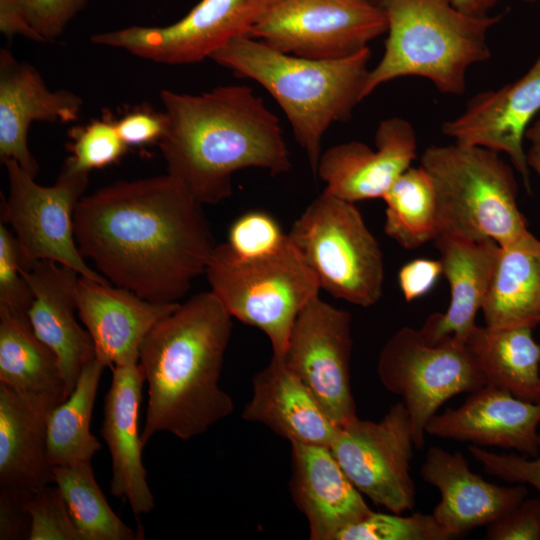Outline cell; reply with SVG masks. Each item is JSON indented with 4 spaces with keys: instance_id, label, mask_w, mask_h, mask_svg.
<instances>
[{
    "instance_id": "cell-45",
    "label": "cell",
    "mask_w": 540,
    "mask_h": 540,
    "mask_svg": "<svg viewBox=\"0 0 540 540\" xmlns=\"http://www.w3.org/2000/svg\"><path fill=\"white\" fill-rule=\"evenodd\" d=\"M456 8L470 15H488L491 10L501 0H451ZM525 3H536L538 0H520Z\"/></svg>"
},
{
    "instance_id": "cell-29",
    "label": "cell",
    "mask_w": 540,
    "mask_h": 540,
    "mask_svg": "<svg viewBox=\"0 0 540 540\" xmlns=\"http://www.w3.org/2000/svg\"><path fill=\"white\" fill-rule=\"evenodd\" d=\"M532 330L474 326L465 345L485 385L525 401H540V343Z\"/></svg>"
},
{
    "instance_id": "cell-17",
    "label": "cell",
    "mask_w": 540,
    "mask_h": 540,
    "mask_svg": "<svg viewBox=\"0 0 540 540\" xmlns=\"http://www.w3.org/2000/svg\"><path fill=\"white\" fill-rule=\"evenodd\" d=\"M375 149L359 141L335 145L321 154L316 174L324 192L349 202L383 198L417 156V135L401 117L383 120Z\"/></svg>"
},
{
    "instance_id": "cell-14",
    "label": "cell",
    "mask_w": 540,
    "mask_h": 540,
    "mask_svg": "<svg viewBox=\"0 0 540 540\" xmlns=\"http://www.w3.org/2000/svg\"><path fill=\"white\" fill-rule=\"evenodd\" d=\"M351 324L349 312L317 296L298 315L281 358L337 426L357 417L350 376Z\"/></svg>"
},
{
    "instance_id": "cell-10",
    "label": "cell",
    "mask_w": 540,
    "mask_h": 540,
    "mask_svg": "<svg viewBox=\"0 0 540 540\" xmlns=\"http://www.w3.org/2000/svg\"><path fill=\"white\" fill-rule=\"evenodd\" d=\"M377 374L387 391L402 398L416 449L424 448L426 425L444 402L485 385L465 343L447 337L429 344L419 329L409 326L397 330L384 344Z\"/></svg>"
},
{
    "instance_id": "cell-28",
    "label": "cell",
    "mask_w": 540,
    "mask_h": 540,
    "mask_svg": "<svg viewBox=\"0 0 540 540\" xmlns=\"http://www.w3.org/2000/svg\"><path fill=\"white\" fill-rule=\"evenodd\" d=\"M0 383L52 408L70 395L56 355L36 336L28 317L2 309Z\"/></svg>"
},
{
    "instance_id": "cell-35",
    "label": "cell",
    "mask_w": 540,
    "mask_h": 540,
    "mask_svg": "<svg viewBox=\"0 0 540 540\" xmlns=\"http://www.w3.org/2000/svg\"><path fill=\"white\" fill-rule=\"evenodd\" d=\"M288 240L277 220L267 212L252 210L229 227L226 244L242 259H258L277 252Z\"/></svg>"
},
{
    "instance_id": "cell-7",
    "label": "cell",
    "mask_w": 540,
    "mask_h": 540,
    "mask_svg": "<svg viewBox=\"0 0 540 540\" xmlns=\"http://www.w3.org/2000/svg\"><path fill=\"white\" fill-rule=\"evenodd\" d=\"M205 274L232 318L262 331L277 358L298 315L321 290L289 236L277 252L258 259L237 257L226 242L216 245Z\"/></svg>"
},
{
    "instance_id": "cell-12",
    "label": "cell",
    "mask_w": 540,
    "mask_h": 540,
    "mask_svg": "<svg viewBox=\"0 0 540 540\" xmlns=\"http://www.w3.org/2000/svg\"><path fill=\"white\" fill-rule=\"evenodd\" d=\"M409 413L403 402L379 421L358 416L339 426L330 450L357 490L392 513L411 511L416 487L410 462L414 448Z\"/></svg>"
},
{
    "instance_id": "cell-24",
    "label": "cell",
    "mask_w": 540,
    "mask_h": 540,
    "mask_svg": "<svg viewBox=\"0 0 540 540\" xmlns=\"http://www.w3.org/2000/svg\"><path fill=\"white\" fill-rule=\"evenodd\" d=\"M112 370L100 429L112 459L110 493L127 500L133 514H147L154 507V497L142 462L144 445L138 424L145 377L138 363Z\"/></svg>"
},
{
    "instance_id": "cell-40",
    "label": "cell",
    "mask_w": 540,
    "mask_h": 540,
    "mask_svg": "<svg viewBox=\"0 0 540 540\" xmlns=\"http://www.w3.org/2000/svg\"><path fill=\"white\" fill-rule=\"evenodd\" d=\"M488 540H540V497L523 499L488 524Z\"/></svg>"
},
{
    "instance_id": "cell-5",
    "label": "cell",
    "mask_w": 540,
    "mask_h": 540,
    "mask_svg": "<svg viewBox=\"0 0 540 540\" xmlns=\"http://www.w3.org/2000/svg\"><path fill=\"white\" fill-rule=\"evenodd\" d=\"M387 17L384 53L370 69L364 97L402 77H421L449 95L466 90L468 69L491 57L490 29L501 15H470L451 0H379Z\"/></svg>"
},
{
    "instance_id": "cell-15",
    "label": "cell",
    "mask_w": 540,
    "mask_h": 540,
    "mask_svg": "<svg viewBox=\"0 0 540 540\" xmlns=\"http://www.w3.org/2000/svg\"><path fill=\"white\" fill-rule=\"evenodd\" d=\"M53 409L0 383V529L7 534L29 526L26 503L54 483L46 445Z\"/></svg>"
},
{
    "instance_id": "cell-30",
    "label": "cell",
    "mask_w": 540,
    "mask_h": 540,
    "mask_svg": "<svg viewBox=\"0 0 540 540\" xmlns=\"http://www.w3.org/2000/svg\"><path fill=\"white\" fill-rule=\"evenodd\" d=\"M105 366L91 360L82 370L68 398L47 420V457L52 467L91 462L101 444L90 431L92 412Z\"/></svg>"
},
{
    "instance_id": "cell-22",
    "label": "cell",
    "mask_w": 540,
    "mask_h": 540,
    "mask_svg": "<svg viewBox=\"0 0 540 540\" xmlns=\"http://www.w3.org/2000/svg\"><path fill=\"white\" fill-rule=\"evenodd\" d=\"M290 493L311 540H337L372 512L327 446L291 443Z\"/></svg>"
},
{
    "instance_id": "cell-1",
    "label": "cell",
    "mask_w": 540,
    "mask_h": 540,
    "mask_svg": "<svg viewBox=\"0 0 540 540\" xmlns=\"http://www.w3.org/2000/svg\"><path fill=\"white\" fill-rule=\"evenodd\" d=\"M73 222L85 260L114 286L156 303H179L216 247L202 204L168 173L83 196Z\"/></svg>"
},
{
    "instance_id": "cell-34",
    "label": "cell",
    "mask_w": 540,
    "mask_h": 540,
    "mask_svg": "<svg viewBox=\"0 0 540 540\" xmlns=\"http://www.w3.org/2000/svg\"><path fill=\"white\" fill-rule=\"evenodd\" d=\"M71 141L66 159L75 169L90 172L116 163L128 150L120 138L114 120L108 115L69 131Z\"/></svg>"
},
{
    "instance_id": "cell-11",
    "label": "cell",
    "mask_w": 540,
    "mask_h": 540,
    "mask_svg": "<svg viewBox=\"0 0 540 540\" xmlns=\"http://www.w3.org/2000/svg\"><path fill=\"white\" fill-rule=\"evenodd\" d=\"M386 32L385 11L373 0H270L248 36L291 55L337 59Z\"/></svg>"
},
{
    "instance_id": "cell-9",
    "label": "cell",
    "mask_w": 540,
    "mask_h": 540,
    "mask_svg": "<svg viewBox=\"0 0 540 540\" xmlns=\"http://www.w3.org/2000/svg\"><path fill=\"white\" fill-rule=\"evenodd\" d=\"M1 161L9 181L8 197H2L1 222L9 223L14 231L21 267L51 260L82 277L110 283L86 263L75 240L74 211L84 196L90 172L79 171L65 161L55 183L41 186L14 159Z\"/></svg>"
},
{
    "instance_id": "cell-42",
    "label": "cell",
    "mask_w": 540,
    "mask_h": 540,
    "mask_svg": "<svg viewBox=\"0 0 540 540\" xmlns=\"http://www.w3.org/2000/svg\"><path fill=\"white\" fill-rule=\"evenodd\" d=\"M440 260L419 258L403 265L398 273V283L406 302L427 294L442 274Z\"/></svg>"
},
{
    "instance_id": "cell-13",
    "label": "cell",
    "mask_w": 540,
    "mask_h": 540,
    "mask_svg": "<svg viewBox=\"0 0 540 540\" xmlns=\"http://www.w3.org/2000/svg\"><path fill=\"white\" fill-rule=\"evenodd\" d=\"M270 0H200L167 26H129L94 34L91 42L124 49L157 63L183 65L211 56L237 37L248 36Z\"/></svg>"
},
{
    "instance_id": "cell-46",
    "label": "cell",
    "mask_w": 540,
    "mask_h": 540,
    "mask_svg": "<svg viewBox=\"0 0 540 540\" xmlns=\"http://www.w3.org/2000/svg\"><path fill=\"white\" fill-rule=\"evenodd\" d=\"M373 1H376V2H378L379 0H373ZM378 3H379V2H378Z\"/></svg>"
},
{
    "instance_id": "cell-4",
    "label": "cell",
    "mask_w": 540,
    "mask_h": 540,
    "mask_svg": "<svg viewBox=\"0 0 540 540\" xmlns=\"http://www.w3.org/2000/svg\"><path fill=\"white\" fill-rule=\"evenodd\" d=\"M370 57L366 47L343 58L312 59L241 36L210 59L238 77L255 81L275 99L315 173L323 136L332 124L348 120L365 98Z\"/></svg>"
},
{
    "instance_id": "cell-33",
    "label": "cell",
    "mask_w": 540,
    "mask_h": 540,
    "mask_svg": "<svg viewBox=\"0 0 540 540\" xmlns=\"http://www.w3.org/2000/svg\"><path fill=\"white\" fill-rule=\"evenodd\" d=\"M450 534L433 514L415 512L409 516L372 511L344 529L337 540H450Z\"/></svg>"
},
{
    "instance_id": "cell-31",
    "label": "cell",
    "mask_w": 540,
    "mask_h": 540,
    "mask_svg": "<svg viewBox=\"0 0 540 540\" xmlns=\"http://www.w3.org/2000/svg\"><path fill=\"white\" fill-rule=\"evenodd\" d=\"M382 199L384 232L402 248L416 249L439 236L435 186L421 165L405 170Z\"/></svg>"
},
{
    "instance_id": "cell-8",
    "label": "cell",
    "mask_w": 540,
    "mask_h": 540,
    "mask_svg": "<svg viewBox=\"0 0 540 540\" xmlns=\"http://www.w3.org/2000/svg\"><path fill=\"white\" fill-rule=\"evenodd\" d=\"M288 236L320 289L356 306L379 301L383 254L353 202L323 191L294 221Z\"/></svg>"
},
{
    "instance_id": "cell-27",
    "label": "cell",
    "mask_w": 540,
    "mask_h": 540,
    "mask_svg": "<svg viewBox=\"0 0 540 540\" xmlns=\"http://www.w3.org/2000/svg\"><path fill=\"white\" fill-rule=\"evenodd\" d=\"M481 311L491 328L533 329L540 324V240L529 231L499 247Z\"/></svg>"
},
{
    "instance_id": "cell-26",
    "label": "cell",
    "mask_w": 540,
    "mask_h": 540,
    "mask_svg": "<svg viewBox=\"0 0 540 540\" xmlns=\"http://www.w3.org/2000/svg\"><path fill=\"white\" fill-rule=\"evenodd\" d=\"M242 418L268 427L290 444L330 447L339 428L301 379L274 356L253 377Z\"/></svg>"
},
{
    "instance_id": "cell-2",
    "label": "cell",
    "mask_w": 540,
    "mask_h": 540,
    "mask_svg": "<svg viewBox=\"0 0 540 540\" xmlns=\"http://www.w3.org/2000/svg\"><path fill=\"white\" fill-rule=\"evenodd\" d=\"M160 98L168 126L158 145L167 173L202 205L229 198L239 170L291 169L280 121L251 87L222 85L197 95L163 89Z\"/></svg>"
},
{
    "instance_id": "cell-19",
    "label": "cell",
    "mask_w": 540,
    "mask_h": 540,
    "mask_svg": "<svg viewBox=\"0 0 540 540\" xmlns=\"http://www.w3.org/2000/svg\"><path fill=\"white\" fill-rule=\"evenodd\" d=\"M179 303L151 302L127 289L82 276L76 288L79 318L94 342L96 358L110 368L137 364L147 334Z\"/></svg>"
},
{
    "instance_id": "cell-32",
    "label": "cell",
    "mask_w": 540,
    "mask_h": 540,
    "mask_svg": "<svg viewBox=\"0 0 540 540\" xmlns=\"http://www.w3.org/2000/svg\"><path fill=\"white\" fill-rule=\"evenodd\" d=\"M58 487L80 540H135L138 535L111 509L91 462L53 467Z\"/></svg>"
},
{
    "instance_id": "cell-21",
    "label": "cell",
    "mask_w": 540,
    "mask_h": 540,
    "mask_svg": "<svg viewBox=\"0 0 540 540\" xmlns=\"http://www.w3.org/2000/svg\"><path fill=\"white\" fill-rule=\"evenodd\" d=\"M83 99L69 90H50L38 71L0 51V158L14 159L33 178L39 164L28 146L33 121L73 122Z\"/></svg>"
},
{
    "instance_id": "cell-38",
    "label": "cell",
    "mask_w": 540,
    "mask_h": 540,
    "mask_svg": "<svg viewBox=\"0 0 540 540\" xmlns=\"http://www.w3.org/2000/svg\"><path fill=\"white\" fill-rule=\"evenodd\" d=\"M468 451L488 474L507 482L528 484L540 495V451L535 457L494 453L476 445H470Z\"/></svg>"
},
{
    "instance_id": "cell-18",
    "label": "cell",
    "mask_w": 540,
    "mask_h": 540,
    "mask_svg": "<svg viewBox=\"0 0 540 540\" xmlns=\"http://www.w3.org/2000/svg\"><path fill=\"white\" fill-rule=\"evenodd\" d=\"M540 401L519 399L484 385L457 408L435 414L426 434L476 446L513 449L527 457L540 451Z\"/></svg>"
},
{
    "instance_id": "cell-25",
    "label": "cell",
    "mask_w": 540,
    "mask_h": 540,
    "mask_svg": "<svg viewBox=\"0 0 540 540\" xmlns=\"http://www.w3.org/2000/svg\"><path fill=\"white\" fill-rule=\"evenodd\" d=\"M434 242L450 286V304L446 312L431 314L419 330L429 344L447 337L465 343L488 294L500 246L491 239L450 235H439Z\"/></svg>"
},
{
    "instance_id": "cell-23",
    "label": "cell",
    "mask_w": 540,
    "mask_h": 540,
    "mask_svg": "<svg viewBox=\"0 0 540 540\" xmlns=\"http://www.w3.org/2000/svg\"><path fill=\"white\" fill-rule=\"evenodd\" d=\"M419 474L440 493L433 510L436 520L456 538L476 527L490 524L526 498L525 484L501 486L474 473L467 459L431 446Z\"/></svg>"
},
{
    "instance_id": "cell-16",
    "label": "cell",
    "mask_w": 540,
    "mask_h": 540,
    "mask_svg": "<svg viewBox=\"0 0 540 540\" xmlns=\"http://www.w3.org/2000/svg\"><path fill=\"white\" fill-rule=\"evenodd\" d=\"M540 111V55L517 80L474 95L464 111L443 123L454 142L504 153L530 190V168L524 149L526 132Z\"/></svg>"
},
{
    "instance_id": "cell-36",
    "label": "cell",
    "mask_w": 540,
    "mask_h": 540,
    "mask_svg": "<svg viewBox=\"0 0 540 540\" xmlns=\"http://www.w3.org/2000/svg\"><path fill=\"white\" fill-rule=\"evenodd\" d=\"M30 517L29 540H80L57 486L48 485L26 503Z\"/></svg>"
},
{
    "instance_id": "cell-41",
    "label": "cell",
    "mask_w": 540,
    "mask_h": 540,
    "mask_svg": "<svg viewBox=\"0 0 540 540\" xmlns=\"http://www.w3.org/2000/svg\"><path fill=\"white\" fill-rule=\"evenodd\" d=\"M122 141L129 146L159 143L164 136L168 118L165 112L149 107H138L114 121Z\"/></svg>"
},
{
    "instance_id": "cell-37",
    "label": "cell",
    "mask_w": 540,
    "mask_h": 540,
    "mask_svg": "<svg viewBox=\"0 0 540 540\" xmlns=\"http://www.w3.org/2000/svg\"><path fill=\"white\" fill-rule=\"evenodd\" d=\"M32 301V290L21 273V254L17 239L1 222L0 309L14 315L27 316Z\"/></svg>"
},
{
    "instance_id": "cell-6",
    "label": "cell",
    "mask_w": 540,
    "mask_h": 540,
    "mask_svg": "<svg viewBox=\"0 0 540 540\" xmlns=\"http://www.w3.org/2000/svg\"><path fill=\"white\" fill-rule=\"evenodd\" d=\"M420 165L435 186L439 235L503 246L529 231L513 169L499 153L457 142L432 145Z\"/></svg>"
},
{
    "instance_id": "cell-44",
    "label": "cell",
    "mask_w": 540,
    "mask_h": 540,
    "mask_svg": "<svg viewBox=\"0 0 540 540\" xmlns=\"http://www.w3.org/2000/svg\"><path fill=\"white\" fill-rule=\"evenodd\" d=\"M525 139L530 143L527 154V163L540 178V118L533 121L529 126Z\"/></svg>"
},
{
    "instance_id": "cell-20",
    "label": "cell",
    "mask_w": 540,
    "mask_h": 540,
    "mask_svg": "<svg viewBox=\"0 0 540 540\" xmlns=\"http://www.w3.org/2000/svg\"><path fill=\"white\" fill-rule=\"evenodd\" d=\"M21 273L33 293L27 316L36 336L56 355L69 394L83 368L96 358L94 342L75 317L80 275L51 260H38Z\"/></svg>"
},
{
    "instance_id": "cell-43",
    "label": "cell",
    "mask_w": 540,
    "mask_h": 540,
    "mask_svg": "<svg viewBox=\"0 0 540 540\" xmlns=\"http://www.w3.org/2000/svg\"><path fill=\"white\" fill-rule=\"evenodd\" d=\"M0 31L6 37L22 35L36 42H46L30 25L22 0H0Z\"/></svg>"
},
{
    "instance_id": "cell-39",
    "label": "cell",
    "mask_w": 540,
    "mask_h": 540,
    "mask_svg": "<svg viewBox=\"0 0 540 540\" xmlns=\"http://www.w3.org/2000/svg\"><path fill=\"white\" fill-rule=\"evenodd\" d=\"M32 28L45 40L60 36L89 0H22Z\"/></svg>"
},
{
    "instance_id": "cell-3",
    "label": "cell",
    "mask_w": 540,
    "mask_h": 540,
    "mask_svg": "<svg viewBox=\"0 0 540 540\" xmlns=\"http://www.w3.org/2000/svg\"><path fill=\"white\" fill-rule=\"evenodd\" d=\"M232 326L209 291L180 302L147 334L138 360L148 383L144 446L158 432L190 440L233 412L232 398L219 387Z\"/></svg>"
}]
</instances>
